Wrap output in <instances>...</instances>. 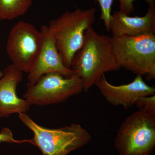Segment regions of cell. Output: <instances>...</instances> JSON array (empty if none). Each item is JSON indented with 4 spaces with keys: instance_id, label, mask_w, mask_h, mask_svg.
Here are the masks:
<instances>
[{
    "instance_id": "obj_5",
    "label": "cell",
    "mask_w": 155,
    "mask_h": 155,
    "mask_svg": "<svg viewBox=\"0 0 155 155\" xmlns=\"http://www.w3.org/2000/svg\"><path fill=\"white\" fill-rule=\"evenodd\" d=\"M119 155H150L155 147V116L138 110L127 116L115 139Z\"/></svg>"
},
{
    "instance_id": "obj_17",
    "label": "cell",
    "mask_w": 155,
    "mask_h": 155,
    "mask_svg": "<svg viewBox=\"0 0 155 155\" xmlns=\"http://www.w3.org/2000/svg\"><path fill=\"white\" fill-rule=\"evenodd\" d=\"M3 76V72L0 70V78H1Z\"/></svg>"
},
{
    "instance_id": "obj_1",
    "label": "cell",
    "mask_w": 155,
    "mask_h": 155,
    "mask_svg": "<svg viewBox=\"0 0 155 155\" xmlns=\"http://www.w3.org/2000/svg\"><path fill=\"white\" fill-rule=\"evenodd\" d=\"M120 69L114 55L113 38L99 34L91 26L85 31L83 45L70 67L73 75L82 81L83 91H88L106 72Z\"/></svg>"
},
{
    "instance_id": "obj_16",
    "label": "cell",
    "mask_w": 155,
    "mask_h": 155,
    "mask_svg": "<svg viewBox=\"0 0 155 155\" xmlns=\"http://www.w3.org/2000/svg\"><path fill=\"white\" fill-rule=\"evenodd\" d=\"M7 142L10 143H22L28 142L32 143L31 139L24 140H17L14 139L13 133L11 130L7 127H4L0 131V143Z\"/></svg>"
},
{
    "instance_id": "obj_6",
    "label": "cell",
    "mask_w": 155,
    "mask_h": 155,
    "mask_svg": "<svg viewBox=\"0 0 155 155\" xmlns=\"http://www.w3.org/2000/svg\"><path fill=\"white\" fill-rule=\"evenodd\" d=\"M83 91L82 81L76 75L67 78L52 72L43 75L34 84L27 83L23 97L31 105H48L63 102Z\"/></svg>"
},
{
    "instance_id": "obj_7",
    "label": "cell",
    "mask_w": 155,
    "mask_h": 155,
    "mask_svg": "<svg viewBox=\"0 0 155 155\" xmlns=\"http://www.w3.org/2000/svg\"><path fill=\"white\" fill-rule=\"evenodd\" d=\"M42 43V36L32 24L19 21L12 27L7 40L6 51L13 65L28 73L36 61Z\"/></svg>"
},
{
    "instance_id": "obj_12",
    "label": "cell",
    "mask_w": 155,
    "mask_h": 155,
    "mask_svg": "<svg viewBox=\"0 0 155 155\" xmlns=\"http://www.w3.org/2000/svg\"><path fill=\"white\" fill-rule=\"evenodd\" d=\"M32 3V0H0V20H11L23 16Z\"/></svg>"
},
{
    "instance_id": "obj_11",
    "label": "cell",
    "mask_w": 155,
    "mask_h": 155,
    "mask_svg": "<svg viewBox=\"0 0 155 155\" xmlns=\"http://www.w3.org/2000/svg\"><path fill=\"white\" fill-rule=\"evenodd\" d=\"M110 31L113 36H138L155 34V6H149L143 17H131L120 11L111 16Z\"/></svg>"
},
{
    "instance_id": "obj_3",
    "label": "cell",
    "mask_w": 155,
    "mask_h": 155,
    "mask_svg": "<svg viewBox=\"0 0 155 155\" xmlns=\"http://www.w3.org/2000/svg\"><path fill=\"white\" fill-rule=\"evenodd\" d=\"M19 118L33 132L32 144L38 147L44 155H67L87 144L91 139L88 131L79 124L48 128L37 124L26 113L19 114Z\"/></svg>"
},
{
    "instance_id": "obj_14",
    "label": "cell",
    "mask_w": 155,
    "mask_h": 155,
    "mask_svg": "<svg viewBox=\"0 0 155 155\" xmlns=\"http://www.w3.org/2000/svg\"><path fill=\"white\" fill-rule=\"evenodd\" d=\"M98 2L101 7V19L104 23L106 30L110 31V21L111 18V8L114 0H96Z\"/></svg>"
},
{
    "instance_id": "obj_4",
    "label": "cell",
    "mask_w": 155,
    "mask_h": 155,
    "mask_svg": "<svg viewBox=\"0 0 155 155\" xmlns=\"http://www.w3.org/2000/svg\"><path fill=\"white\" fill-rule=\"evenodd\" d=\"M114 56L119 67L136 75L155 78V34L112 37Z\"/></svg>"
},
{
    "instance_id": "obj_15",
    "label": "cell",
    "mask_w": 155,
    "mask_h": 155,
    "mask_svg": "<svg viewBox=\"0 0 155 155\" xmlns=\"http://www.w3.org/2000/svg\"><path fill=\"white\" fill-rule=\"evenodd\" d=\"M120 3L119 11L129 15L134 11V0H118ZM149 6H155V0H145Z\"/></svg>"
},
{
    "instance_id": "obj_2",
    "label": "cell",
    "mask_w": 155,
    "mask_h": 155,
    "mask_svg": "<svg viewBox=\"0 0 155 155\" xmlns=\"http://www.w3.org/2000/svg\"><path fill=\"white\" fill-rule=\"evenodd\" d=\"M96 11L93 8L68 11L51 20L48 26L64 65L69 69L75 54L83 45L85 31L95 21Z\"/></svg>"
},
{
    "instance_id": "obj_13",
    "label": "cell",
    "mask_w": 155,
    "mask_h": 155,
    "mask_svg": "<svg viewBox=\"0 0 155 155\" xmlns=\"http://www.w3.org/2000/svg\"><path fill=\"white\" fill-rule=\"evenodd\" d=\"M135 105L139 110L155 116V94L139 98Z\"/></svg>"
},
{
    "instance_id": "obj_9",
    "label": "cell",
    "mask_w": 155,
    "mask_h": 155,
    "mask_svg": "<svg viewBox=\"0 0 155 155\" xmlns=\"http://www.w3.org/2000/svg\"><path fill=\"white\" fill-rule=\"evenodd\" d=\"M40 31L42 36L41 47L36 61L28 73V83L34 84L43 75L52 72H57L65 77H71L73 75L72 71L64 65L48 26H42Z\"/></svg>"
},
{
    "instance_id": "obj_10",
    "label": "cell",
    "mask_w": 155,
    "mask_h": 155,
    "mask_svg": "<svg viewBox=\"0 0 155 155\" xmlns=\"http://www.w3.org/2000/svg\"><path fill=\"white\" fill-rule=\"evenodd\" d=\"M22 72L13 64L5 68L0 78V118L15 114L26 113L31 106L27 100L20 98L17 93V85L22 81Z\"/></svg>"
},
{
    "instance_id": "obj_8",
    "label": "cell",
    "mask_w": 155,
    "mask_h": 155,
    "mask_svg": "<svg viewBox=\"0 0 155 155\" xmlns=\"http://www.w3.org/2000/svg\"><path fill=\"white\" fill-rule=\"evenodd\" d=\"M94 85L107 101L114 106H123L125 109L135 105L141 97L155 94V87L147 84L140 75H137L130 83L116 86L108 82L104 75Z\"/></svg>"
}]
</instances>
